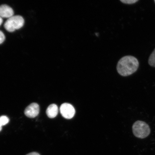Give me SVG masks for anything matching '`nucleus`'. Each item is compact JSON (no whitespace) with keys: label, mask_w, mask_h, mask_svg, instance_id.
Here are the masks:
<instances>
[{"label":"nucleus","mask_w":155,"mask_h":155,"mask_svg":"<svg viewBox=\"0 0 155 155\" xmlns=\"http://www.w3.org/2000/svg\"><path fill=\"white\" fill-rule=\"evenodd\" d=\"M40 107L38 104L36 103L31 104L25 109V115L29 118H35L39 113Z\"/></svg>","instance_id":"obj_5"},{"label":"nucleus","mask_w":155,"mask_h":155,"mask_svg":"<svg viewBox=\"0 0 155 155\" xmlns=\"http://www.w3.org/2000/svg\"><path fill=\"white\" fill-rule=\"evenodd\" d=\"M148 63L151 67H155V48L149 57Z\"/></svg>","instance_id":"obj_9"},{"label":"nucleus","mask_w":155,"mask_h":155,"mask_svg":"<svg viewBox=\"0 0 155 155\" xmlns=\"http://www.w3.org/2000/svg\"><path fill=\"white\" fill-rule=\"evenodd\" d=\"M59 109L58 106L55 104H52L48 106L46 110V113L48 117L54 118L58 115Z\"/></svg>","instance_id":"obj_7"},{"label":"nucleus","mask_w":155,"mask_h":155,"mask_svg":"<svg viewBox=\"0 0 155 155\" xmlns=\"http://www.w3.org/2000/svg\"><path fill=\"white\" fill-rule=\"evenodd\" d=\"M14 11L9 6L4 5L0 6V17L2 18H10L14 15Z\"/></svg>","instance_id":"obj_6"},{"label":"nucleus","mask_w":155,"mask_h":155,"mask_svg":"<svg viewBox=\"0 0 155 155\" xmlns=\"http://www.w3.org/2000/svg\"><path fill=\"white\" fill-rule=\"evenodd\" d=\"M139 66V62L137 58L132 56H126L118 62L117 70L121 76H128L135 72Z\"/></svg>","instance_id":"obj_1"},{"label":"nucleus","mask_w":155,"mask_h":155,"mask_svg":"<svg viewBox=\"0 0 155 155\" xmlns=\"http://www.w3.org/2000/svg\"><path fill=\"white\" fill-rule=\"evenodd\" d=\"M9 119L6 116H2L0 117V131L2 130L3 126L7 125L9 122Z\"/></svg>","instance_id":"obj_8"},{"label":"nucleus","mask_w":155,"mask_h":155,"mask_svg":"<svg viewBox=\"0 0 155 155\" xmlns=\"http://www.w3.org/2000/svg\"><path fill=\"white\" fill-rule=\"evenodd\" d=\"M154 2H155V0H154Z\"/></svg>","instance_id":"obj_14"},{"label":"nucleus","mask_w":155,"mask_h":155,"mask_svg":"<svg viewBox=\"0 0 155 155\" xmlns=\"http://www.w3.org/2000/svg\"><path fill=\"white\" fill-rule=\"evenodd\" d=\"M60 111L62 116L67 119H72L75 113L74 107L71 104L66 103L61 104L60 108Z\"/></svg>","instance_id":"obj_4"},{"label":"nucleus","mask_w":155,"mask_h":155,"mask_svg":"<svg viewBox=\"0 0 155 155\" xmlns=\"http://www.w3.org/2000/svg\"><path fill=\"white\" fill-rule=\"evenodd\" d=\"M26 155H40L39 154H38V153H36L35 152H33L30 153Z\"/></svg>","instance_id":"obj_12"},{"label":"nucleus","mask_w":155,"mask_h":155,"mask_svg":"<svg viewBox=\"0 0 155 155\" xmlns=\"http://www.w3.org/2000/svg\"><path fill=\"white\" fill-rule=\"evenodd\" d=\"M138 0H127V1H122L120 0V1L124 3L127 4L131 5L137 2H138Z\"/></svg>","instance_id":"obj_10"},{"label":"nucleus","mask_w":155,"mask_h":155,"mask_svg":"<svg viewBox=\"0 0 155 155\" xmlns=\"http://www.w3.org/2000/svg\"><path fill=\"white\" fill-rule=\"evenodd\" d=\"M133 132L135 136L139 138L144 139L150 134V126L145 122L137 121L133 124Z\"/></svg>","instance_id":"obj_2"},{"label":"nucleus","mask_w":155,"mask_h":155,"mask_svg":"<svg viewBox=\"0 0 155 155\" xmlns=\"http://www.w3.org/2000/svg\"><path fill=\"white\" fill-rule=\"evenodd\" d=\"M25 21L20 15H13L5 22L4 27L5 30L9 32H13L18 30L24 26Z\"/></svg>","instance_id":"obj_3"},{"label":"nucleus","mask_w":155,"mask_h":155,"mask_svg":"<svg viewBox=\"0 0 155 155\" xmlns=\"http://www.w3.org/2000/svg\"><path fill=\"white\" fill-rule=\"evenodd\" d=\"M3 22V18L0 17V26H1Z\"/></svg>","instance_id":"obj_13"},{"label":"nucleus","mask_w":155,"mask_h":155,"mask_svg":"<svg viewBox=\"0 0 155 155\" xmlns=\"http://www.w3.org/2000/svg\"><path fill=\"white\" fill-rule=\"evenodd\" d=\"M5 40V36L3 33L0 31V44L3 43Z\"/></svg>","instance_id":"obj_11"}]
</instances>
